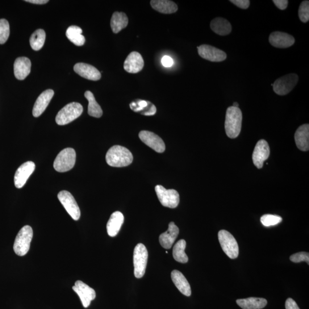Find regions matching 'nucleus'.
I'll list each match as a JSON object with an SVG mask.
<instances>
[{
  "label": "nucleus",
  "mask_w": 309,
  "mask_h": 309,
  "mask_svg": "<svg viewBox=\"0 0 309 309\" xmlns=\"http://www.w3.org/2000/svg\"><path fill=\"white\" fill-rule=\"evenodd\" d=\"M270 147L268 143L264 140H259L255 147L253 153V161L259 169L262 168L264 163L270 156Z\"/></svg>",
  "instance_id": "nucleus-13"
},
{
  "label": "nucleus",
  "mask_w": 309,
  "mask_h": 309,
  "mask_svg": "<svg viewBox=\"0 0 309 309\" xmlns=\"http://www.w3.org/2000/svg\"><path fill=\"white\" fill-rule=\"evenodd\" d=\"M273 3L279 10H285L287 7L289 2L287 0H274Z\"/></svg>",
  "instance_id": "nucleus-39"
},
{
  "label": "nucleus",
  "mask_w": 309,
  "mask_h": 309,
  "mask_svg": "<svg viewBox=\"0 0 309 309\" xmlns=\"http://www.w3.org/2000/svg\"><path fill=\"white\" fill-rule=\"evenodd\" d=\"M57 197L62 205L74 220H78L81 218L80 208L74 199L73 195L67 191H61L58 194Z\"/></svg>",
  "instance_id": "nucleus-10"
},
{
  "label": "nucleus",
  "mask_w": 309,
  "mask_h": 309,
  "mask_svg": "<svg viewBox=\"0 0 309 309\" xmlns=\"http://www.w3.org/2000/svg\"><path fill=\"white\" fill-rule=\"evenodd\" d=\"M151 6L153 10L164 14H174L178 10L176 4L168 0H152Z\"/></svg>",
  "instance_id": "nucleus-26"
},
{
  "label": "nucleus",
  "mask_w": 309,
  "mask_h": 309,
  "mask_svg": "<svg viewBox=\"0 0 309 309\" xmlns=\"http://www.w3.org/2000/svg\"><path fill=\"white\" fill-rule=\"evenodd\" d=\"M200 57L212 62H221L226 59L227 55L224 51L211 45L203 44L198 47Z\"/></svg>",
  "instance_id": "nucleus-11"
},
{
  "label": "nucleus",
  "mask_w": 309,
  "mask_h": 309,
  "mask_svg": "<svg viewBox=\"0 0 309 309\" xmlns=\"http://www.w3.org/2000/svg\"><path fill=\"white\" fill-rule=\"evenodd\" d=\"M237 303L243 309H262L267 305V301L265 298L250 297L238 299Z\"/></svg>",
  "instance_id": "nucleus-27"
},
{
  "label": "nucleus",
  "mask_w": 309,
  "mask_h": 309,
  "mask_svg": "<svg viewBox=\"0 0 309 309\" xmlns=\"http://www.w3.org/2000/svg\"><path fill=\"white\" fill-rule=\"evenodd\" d=\"M299 18L303 23H307L309 20V2L303 1L300 4L298 10Z\"/></svg>",
  "instance_id": "nucleus-35"
},
{
  "label": "nucleus",
  "mask_w": 309,
  "mask_h": 309,
  "mask_svg": "<svg viewBox=\"0 0 309 309\" xmlns=\"http://www.w3.org/2000/svg\"><path fill=\"white\" fill-rule=\"evenodd\" d=\"M76 154L74 149L66 148L57 154L53 167L57 172L65 173L72 169L76 163Z\"/></svg>",
  "instance_id": "nucleus-5"
},
{
  "label": "nucleus",
  "mask_w": 309,
  "mask_h": 309,
  "mask_svg": "<svg viewBox=\"0 0 309 309\" xmlns=\"http://www.w3.org/2000/svg\"><path fill=\"white\" fill-rule=\"evenodd\" d=\"M26 2L32 4H38V5L47 4L49 2L48 0H26Z\"/></svg>",
  "instance_id": "nucleus-42"
},
{
  "label": "nucleus",
  "mask_w": 309,
  "mask_h": 309,
  "mask_svg": "<svg viewBox=\"0 0 309 309\" xmlns=\"http://www.w3.org/2000/svg\"><path fill=\"white\" fill-rule=\"evenodd\" d=\"M83 112V107L80 103H69L58 112L56 117V122L60 126L68 124L78 118Z\"/></svg>",
  "instance_id": "nucleus-4"
},
{
  "label": "nucleus",
  "mask_w": 309,
  "mask_h": 309,
  "mask_svg": "<svg viewBox=\"0 0 309 309\" xmlns=\"http://www.w3.org/2000/svg\"><path fill=\"white\" fill-rule=\"evenodd\" d=\"M149 103L144 100H139L136 103H132L130 104L131 110L137 112H140L142 114H144L145 112V108L148 107L149 106Z\"/></svg>",
  "instance_id": "nucleus-36"
},
{
  "label": "nucleus",
  "mask_w": 309,
  "mask_h": 309,
  "mask_svg": "<svg viewBox=\"0 0 309 309\" xmlns=\"http://www.w3.org/2000/svg\"><path fill=\"white\" fill-rule=\"evenodd\" d=\"M157 197L163 206L171 208H176L180 201L178 191L173 189L167 190L164 187H156Z\"/></svg>",
  "instance_id": "nucleus-9"
},
{
  "label": "nucleus",
  "mask_w": 309,
  "mask_h": 309,
  "mask_svg": "<svg viewBox=\"0 0 309 309\" xmlns=\"http://www.w3.org/2000/svg\"><path fill=\"white\" fill-rule=\"evenodd\" d=\"M171 279L175 286L182 294L187 296L191 295V290L190 284L180 271L177 270H173L171 273Z\"/></svg>",
  "instance_id": "nucleus-24"
},
{
  "label": "nucleus",
  "mask_w": 309,
  "mask_h": 309,
  "mask_svg": "<svg viewBox=\"0 0 309 309\" xmlns=\"http://www.w3.org/2000/svg\"><path fill=\"white\" fill-rule=\"evenodd\" d=\"M186 247V242L184 240L179 241L175 245L173 255L175 261L182 263V264H186L189 261V258L185 252Z\"/></svg>",
  "instance_id": "nucleus-31"
},
{
  "label": "nucleus",
  "mask_w": 309,
  "mask_h": 309,
  "mask_svg": "<svg viewBox=\"0 0 309 309\" xmlns=\"http://www.w3.org/2000/svg\"><path fill=\"white\" fill-rule=\"evenodd\" d=\"M286 309H300L295 300L292 298H288L285 303Z\"/></svg>",
  "instance_id": "nucleus-41"
},
{
  "label": "nucleus",
  "mask_w": 309,
  "mask_h": 309,
  "mask_svg": "<svg viewBox=\"0 0 309 309\" xmlns=\"http://www.w3.org/2000/svg\"><path fill=\"white\" fill-rule=\"evenodd\" d=\"M269 42L273 47L278 48H286L291 47L295 43L293 36L281 32H274L269 36Z\"/></svg>",
  "instance_id": "nucleus-16"
},
{
  "label": "nucleus",
  "mask_w": 309,
  "mask_h": 309,
  "mask_svg": "<svg viewBox=\"0 0 309 309\" xmlns=\"http://www.w3.org/2000/svg\"><path fill=\"white\" fill-rule=\"evenodd\" d=\"M234 107H236V108H239V103L235 102L233 103V106Z\"/></svg>",
  "instance_id": "nucleus-43"
},
{
  "label": "nucleus",
  "mask_w": 309,
  "mask_h": 309,
  "mask_svg": "<svg viewBox=\"0 0 309 309\" xmlns=\"http://www.w3.org/2000/svg\"><path fill=\"white\" fill-rule=\"evenodd\" d=\"M124 215L120 211H116L111 215L107 224L108 235L114 237L118 235L124 222Z\"/></svg>",
  "instance_id": "nucleus-23"
},
{
  "label": "nucleus",
  "mask_w": 309,
  "mask_h": 309,
  "mask_svg": "<svg viewBox=\"0 0 309 309\" xmlns=\"http://www.w3.org/2000/svg\"><path fill=\"white\" fill-rule=\"evenodd\" d=\"M72 289L79 296L83 306L87 308L90 305L92 300L96 298V292L87 284L82 281H77Z\"/></svg>",
  "instance_id": "nucleus-12"
},
{
  "label": "nucleus",
  "mask_w": 309,
  "mask_h": 309,
  "mask_svg": "<svg viewBox=\"0 0 309 309\" xmlns=\"http://www.w3.org/2000/svg\"><path fill=\"white\" fill-rule=\"evenodd\" d=\"M54 95L52 90H47L43 92L36 100L33 108L32 114L35 118L39 117L46 110Z\"/></svg>",
  "instance_id": "nucleus-19"
},
{
  "label": "nucleus",
  "mask_w": 309,
  "mask_h": 309,
  "mask_svg": "<svg viewBox=\"0 0 309 309\" xmlns=\"http://www.w3.org/2000/svg\"><path fill=\"white\" fill-rule=\"evenodd\" d=\"M298 82V75L295 73H290L278 79L271 86H273L275 94L283 96L290 93Z\"/></svg>",
  "instance_id": "nucleus-8"
},
{
  "label": "nucleus",
  "mask_w": 309,
  "mask_h": 309,
  "mask_svg": "<svg viewBox=\"0 0 309 309\" xmlns=\"http://www.w3.org/2000/svg\"><path fill=\"white\" fill-rule=\"evenodd\" d=\"M213 32L220 36H226L231 33L232 27L230 23L226 19L216 18L213 19L210 23Z\"/></svg>",
  "instance_id": "nucleus-25"
},
{
  "label": "nucleus",
  "mask_w": 309,
  "mask_h": 309,
  "mask_svg": "<svg viewBox=\"0 0 309 309\" xmlns=\"http://www.w3.org/2000/svg\"><path fill=\"white\" fill-rule=\"evenodd\" d=\"M291 261L294 263L306 262L309 265V254L307 252H300L292 255L290 257Z\"/></svg>",
  "instance_id": "nucleus-37"
},
{
  "label": "nucleus",
  "mask_w": 309,
  "mask_h": 309,
  "mask_svg": "<svg viewBox=\"0 0 309 309\" xmlns=\"http://www.w3.org/2000/svg\"><path fill=\"white\" fill-rule=\"evenodd\" d=\"M106 160L107 164L114 168H123L131 165L133 161L132 153L126 147L114 145L108 150Z\"/></svg>",
  "instance_id": "nucleus-1"
},
{
  "label": "nucleus",
  "mask_w": 309,
  "mask_h": 309,
  "mask_svg": "<svg viewBox=\"0 0 309 309\" xmlns=\"http://www.w3.org/2000/svg\"><path fill=\"white\" fill-rule=\"evenodd\" d=\"M33 235V229L30 225H25L19 231L14 245V252L19 256H24L29 252Z\"/></svg>",
  "instance_id": "nucleus-3"
},
{
  "label": "nucleus",
  "mask_w": 309,
  "mask_h": 309,
  "mask_svg": "<svg viewBox=\"0 0 309 309\" xmlns=\"http://www.w3.org/2000/svg\"><path fill=\"white\" fill-rule=\"evenodd\" d=\"M148 251L145 246L142 244H137L133 251V266L134 275L136 278L144 276L148 261Z\"/></svg>",
  "instance_id": "nucleus-6"
},
{
  "label": "nucleus",
  "mask_w": 309,
  "mask_h": 309,
  "mask_svg": "<svg viewBox=\"0 0 309 309\" xmlns=\"http://www.w3.org/2000/svg\"><path fill=\"white\" fill-rule=\"evenodd\" d=\"M128 24V19L123 12H116L113 14L111 20V27L114 33H118L126 28Z\"/></svg>",
  "instance_id": "nucleus-28"
},
{
  "label": "nucleus",
  "mask_w": 309,
  "mask_h": 309,
  "mask_svg": "<svg viewBox=\"0 0 309 309\" xmlns=\"http://www.w3.org/2000/svg\"><path fill=\"white\" fill-rule=\"evenodd\" d=\"M31 62L26 57H19L15 61L14 73L16 79L23 81L31 72Z\"/></svg>",
  "instance_id": "nucleus-20"
},
{
  "label": "nucleus",
  "mask_w": 309,
  "mask_h": 309,
  "mask_svg": "<svg viewBox=\"0 0 309 309\" xmlns=\"http://www.w3.org/2000/svg\"><path fill=\"white\" fill-rule=\"evenodd\" d=\"M10 34V24L6 19H0V44L7 42Z\"/></svg>",
  "instance_id": "nucleus-33"
},
{
  "label": "nucleus",
  "mask_w": 309,
  "mask_h": 309,
  "mask_svg": "<svg viewBox=\"0 0 309 309\" xmlns=\"http://www.w3.org/2000/svg\"><path fill=\"white\" fill-rule=\"evenodd\" d=\"M218 239L223 252L229 258L236 259L239 257V245L231 233L222 229L218 233Z\"/></svg>",
  "instance_id": "nucleus-7"
},
{
  "label": "nucleus",
  "mask_w": 309,
  "mask_h": 309,
  "mask_svg": "<svg viewBox=\"0 0 309 309\" xmlns=\"http://www.w3.org/2000/svg\"><path fill=\"white\" fill-rule=\"evenodd\" d=\"M162 64L165 67H171L174 64V60L169 56H165L162 58Z\"/></svg>",
  "instance_id": "nucleus-40"
},
{
  "label": "nucleus",
  "mask_w": 309,
  "mask_h": 309,
  "mask_svg": "<svg viewBox=\"0 0 309 309\" xmlns=\"http://www.w3.org/2000/svg\"><path fill=\"white\" fill-rule=\"evenodd\" d=\"M296 147L302 151H308L309 149V125L305 124L300 126L294 136Z\"/></svg>",
  "instance_id": "nucleus-22"
},
{
  "label": "nucleus",
  "mask_w": 309,
  "mask_h": 309,
  "mask_svg": "<svg viewBox=\"0 0 309 309\" xmlns=\"http://www.w3.org/2000/svg\"><path fill=\"white\" fill-rule=\"evenodd\" d=\"M230 2L243 10L248 9L250 4L249 0H231Z\"/></svg>",
  "instance_id": "nucleus-38"
},
{
  "label": "nucleus",
  "mask_w": 309,
  "mask_h": 309,
  "mask_svg": "<svg viewBox=\"0 0 309 309\" xmlns=\"http://www.w3.org/2000/svg\"><path fill=\"white\" fill-rule=\"evenodd\" d=\"M86 98L89 101V108H88V113L89 114L94 118H99L103 115V111L101 107L96 101L94 95L90 91H87L85 94Z\"/></svg>",
  "instance_id": "nucleus-30"
},
{
  "label": "nucleus",
  "mask_w": 309,
  "mask_h": 309,
  "mask_svg": "<svg viewBox=\"0 0 309 309\" xmlns=\"http://www.w3.org/2000/svg\"><path fill=\"white\" fill-rule=\"evenodd\" d=\"M282 218L281 216L276 215L265 214L261 218L262 224L266 227L277 225L282 222Z\"/></svg>",
  "instance_id": "nucleus-34"
},
{
  "label": "nucleus",
  "mask_w": 309,
  "mask_h": 309,
  "mask_svg": "<svg viewBox=\"0 0 309 309\" xmlns=\"http://www.w3.org/2000/svg\"><path fill=\"white\" fill-rule=\"evenodd\" d=\"M179 233V229L178 226L174 222H171L168 231L162 233L159 239L162 247L166 249H171L177 239Z\"/></svg>",
  "instance_id": "nucleus-21"
},
{
  "label": "nucleus",
  "mask_w": 309,
  "mask_h": 309,
  "mask_svg": "<svg viewBox=\"0 0 309 309\" xmlns=\"http://www.w3.org/2000/svg\"><path fill=\"white\" fill-rule=\"evenodd\" d=\"M82 29L78 26H70L66 30V36L67 38L74 45L82 46L85 44L86 39L82 35Z\"/></svg>",
  "instance_id": "nucleus-29"
},
{
  "label": "nucleus",
  "mask_w": 309,
  "mask_h": 309,
  "mask_svg": "<svg viewBox=\"0 0 309 309\" xmlns=\"http://www.w3.org/2000/svg\"><path fill=\"white\" fill-rule=\"evenodd\" d=\"M144 60L140 54L137 52L129 53L124 63V68L131 73H138L143 68Z\"/></svg>",
  "instance_id": "nucleus-17"
},
{
  "label": "nucleus",
  "mask_w": 309,
  "mask_h": 309,
  "mask_svg": "<svg viewBox=\"0 0 309 309\" xmlns=\"http://www.w3.org/2000/svg\"><path fill=\"white\" fill-rule=\"evenodd\" d=\"M74 72L88 80L98 81L101 78V73L95 66L79 62L74 66Z\"/></svg>",
  "instance_id": "nucleus-18"
},
{
  "label": "nucleus",
  "mask_w": 309,
  "mask_h": 309,
  "mask_svg": "<svg viewBox=\"0 0 309 309\" xmlns=\"http://www.w3.org/2000/svg\"><path fill=\"white\" fill-rule=\"evenodd\" d=\"M35 164L31 161L24 163L16 171L14 178L15 185L18 189H21L26 183L33 171L35 170Z\"/></svg>",
  "instance_id": "nucleus-15"
},
{
  "label": "nucleus",
  "mask_w": 309,
  "mask_h": 309,
  "mask_svg": "<svg viewBox=\"0 0 309 309\" xmlns=\"http://www.w3.org/2000/svg\"><path fill=\"white\" fill-rule=\"evenodd\" d=\"M45 37V32L43 29H37L33 33L29 40L32 48L35 51H39L44 45Z\"/></svg>",
  "instance_id": "nucleus-32"
},
{
  "label": "nucleus",
  "mask_w": 309,
  "mask_h": 309,
  "mask_svg": "<svg viewBox=\"0 0 309 309\" xmlns=\"http://www.w3.org/2000/svg\"><path fill=\"white\" fill-rule=\"evenodd\" d=\"M139 138L144 144L157 152H165V144L160 136L156 133L148 131H141L139 134Z\"/></svg>",
  "instance_id": "nucleus-14"
},
{
  "label": "nucleus",
  "mask_w": 309,
  "mask_h": 309,
  "mask_svg": "<svg viewBox=\"0 0 309 309\" xmlns=\"http://www.w3.org/2000/svg\"><path fill=\"white\" fill-rule=\"evenodd\" d=\"M242 113L239 108H227L225 120V133L229 138L235 139L239 136L242 128Z\"/></svg>",
  "instance_id": "nucleus-2"
}]
</instances>
